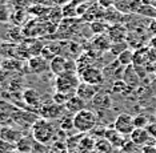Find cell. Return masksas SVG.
<instances>
[{"label": "cell", "instance_id": "obj_20", "mask_svg": "<svg viewBox=\"0 0 156 153\" xmlns=\"http://www.w3.org/2000/svg\"><path fill=\"white\" fill-rule=\"evenodd\" d=\"M113 148L111 143L107 140L105 137H101V138H98L96 143H95V151L98 153H113Z\"/></svg>", "mask_w": 156, "mask_h": 153}, {"label": "cell", "instance_id": "obj_23", "mask_svg": "<svg viewBox=\"0 0 156 153\" xmlns=\"http://www.w3.org/2000/svg\"><path fill=\"white\" fill-rule=\"evenodd\" d=\"M59 123H60V129H62L63 132H68L69 129L73 128V116L63 115L59 119Z\"/></svg>", "mask_w": 156, "mask_h": 153}, {"label": "cell", "instance_id": "obj_24", "mask_svg": "<svg viewBox=\"0 0 156 153\" xmlns=\"http://www.w3.org/2000/svg\"><path fill=\"white\" fill-rule=\"evenodd\" d=\"M126 49H128V43L127 41H119V43H112L109 47V52L113 56H119L122 52H124Z\"/></svg>", "mask_w": 156, "mask_h": 153}, {"label": "cell", "instance_id": "obj_26", "mask_svg": "<svg viewBox=\"0 0 156 153\" xmlns=\"http://www.w3.org/2000/svg\"><path fill=\"white\" fill-rule=\"evenodd\" d=\"M150 123H151L150 119H148V116H145V115H141V113H139L137 116H133L135 128H147Z\"/></svg>", "mask_w": 156, "mask_h": 153}, {"label": "cell", "instance_id": "obj_12", "mask_svg": "<svg viewBox=\"0 0 156 153\" xmlns=\"http://www.w3.org/2000/svg\"><path fill=\"white\" fill-rule=\"evenodd\" d=\"M104 137L107 138V140L111 143V145L115 149H118V151H120L122 149V147L124 145V143H126V137H124V134H122L120 132H118V130L115 129V128H107V130H105V134Z\"/></svg>", "mask_w": 156, "mask_h": 153}, {"label": "cell", "instance_id": "obj_29", "mask_svg": "<svg viewBox=\"0 0 156 153\" xmlns=\"http://www.w3.org/2000/svg\"><path fill=\"white\" fill-rule=\"evenodd\" d=\"M13 151H16L15 144L8 143V141L0 138V153H12Z\"/></svg>", "mask_w": 156, "mask_h": 153}, {"label": "cell", "instance_id": "obj_1", "mask_svg": "<svg viewBox=\"0 0 156 153\" xmlns=\"http://www.w3.org/2000/svg\"><path fill=\"white\" fill-rule=\"evenodd\" d=\"M31 134L35 141L40 144H49L51 141L56 140V130L55 127L49 120L37 119L31 127Z\"/></svg>", "mask_w": 156, "mask_h": 153}, {"label": "cell", "instance_id": "obj_5", "mask_svg": "<svg viewBox=\"0 0 156 153\" xmlns=\"http://www.w3.org/2000/svg\"><path fill=\"white\" fill-rule=\"evenodd\" d=\"M112 127L115 128L118 132H120L124 136L131 134L132 130L135 129V124H133V116L129 115L128 112H122L115 117Z\"/></svg>", "mask_w": 156, "mask_h": 153}, {"label": "cell", "instance_id": "obj_39", "mask_svg": "<svg viewBox=\"0 0 156 153\" xmlns=\"http://www.w3.org/2000/svg\"><path fill=\"white\" fill-rule=\"evenodd\" d=\"M12 153H19V152H17V151H13V152H12Z\"/></svg>", "mask_w": 156, "mask_h": 153}, {"label": "cell", "instance_id": "obj_6", "mask_svg": "<svg viewBox=\"0 0 156 153\" xmlns=\"http://www.w3.org/2000/svg\"><path fill=\"white\" fill-rule=\"evenodd\" d=\"M79 75H80V79H81L83 83L98 85V87H101V85L105 83V77H104L103 71L100 68H98V67H95V65L84 69L83 72H80Z\"/></svg>", "mask_w": 156, "mask_h": 153}, {"label": "cell", "instance_id": "obj_27", "mask_svg": "<svg viewBox=\"0 0 156 153\" xmlns=\"http://www.w3.org/2000/svg\"><path fill=\"white\" fill-rule=\"evenodd\" d=\"M91 30H92V32H95V35H103L105 31H108V28H107V24L105 23L95 20L91 23Z\"/></svg>", "mask_w": 156, "mask_h": 153}, {"label": "cell", "instance_id": "obj_28", "mask_svg": "<svg viewBox=\"0 0 156 153\" xmlns=\"http://www.w3.org/2000/svg\"><path fill=\"white\" fill-rule=\"evenodd\" d=\"M72 97L71 95H67V93H63V92H55V95L52 96V100L54 103L59 105H66V103L69 100V99Z\"/></svg>", "mask_w": 156, "mask_h": 153}, {"label": "cell", "instance_id": "obj_2", "mask_svg": "<svg viewBox=\"0 0 156 153\" xmlns=\"http://www.w3.org/2000/svg\"><path fill=\"white\" fill-rule=\"evenodd\" d=\"M98 124H99V119L96 112L91 111L88 108L73 115V128L79 133H90Z\"/></svg>", "mask_w": 156, "mask_h": 153}, {"label": "cell", "instance_id": "obj_34", "mask_svg": "<svg viewBox=\"0 0 156 153\" xmlns=\"http://www.w3.org/2000/svg\"><path fill=\"white\" fill-rule=\"evenodd\" d=\"M145 129L148 130V133H150V136L156 140V123H150L148 124V127L145 128Z\"/></svg>", "mask_w": 156, "mask_h": 153}, {"label": "cell", "instance_id": "obj_33", "mask_svg": "<svg viewBox=\"0 0 156 153\" xmlns=\"http://www.w3.org/2000/svg\"><path fill=\"white\" fill-rule=\"evenodd\" d=\"M140 153H156V147L154 145V143L147 144V145H144V147H141Z\"/></svg>", "mask_w": 156, "mask_h": 153}, {"label": "cell", "instance_id": "obj_17", "mask_svg": "<svg viewBox=\"0 0 156 153\" xmlns=\"http://www.w3.org/2000/svg\"><path fill=\"white\" fill-rule=\"evenodd\" d=\"M108 37L111 39L112 43L124 41L127 39V30L120 24H113L108 28Z\"/></svg>", "mask_w": 156, "mask_h": 153}, {"label": "cell", "instance_id": "obj_15", "mask_svg": "<svg viewBox=\"0 0 156 153\" xmlns=\"http://www.w3.org/2000/svg\"><path fill=\"white\" fill-rule=\"evenodd\" d=\"M140 76L137 75L136 69H135L133 65H129V67H126L124 69V75H123V81L128 85L129 88H136L137 85L140 84Z\"/></svg>", "mask_w": 156, "mask_h": 153}, {"label": "cell", "instance_id": "obj_37", "mask_svg": "<svg viewBox=\"0 0 156 153\" xmlns=\"http://www.w3.org/2000/svg\"><path fill=\"white\" fill-rule=\"evenodd\" d=\"M2 63H3V60H2V53H0V65H2Z\"/></svg>", "mask_w": 156, "mask_h": 153}, {"label": "cell", "instance_id": "obj_13", "mask_svg": "<svg viewBox=\"0 0 156 153\" xmlns=\"http://www.w3.org/2000/svg\"><path fill=\"white\" fill-rule=\"evenodd\" d=\"M64 108H66V111L68 113L76 115V113H79L80 111H83V109L87 108V101H84L83 99L79 97V96L73 95L72 97H71L69 100L66 103Z\"/></svg>", "mask_w": 156, "mask_h": 153}, {"label": "cell", "instance_id": "obj_21", "mask_svg": "<svg viewBox=\"0 0 156 153\" xmlns=\"http://www.w3.org/2000/svg\"><path fill=\"white\" fill-rule=\"evenodd\" d=\"M133 51L131 49H126L124 52H122L120 55L118 56V61L120 63V65L123 67H129L133 64Z\"/></svg>", "mask_w": 156, "mask_h": 153}, {"label": "cell", "instance_id": "obj_22", "mask_svg": "<svg viewBox=\"0 0 156 153\" xmlns=\"http://www.w3.org/2000/svg\"><path fill=\"white\" fill-rule=\"evenodd\" d=\"M49 153H69L67 143H63L62 140H55L49 145Z\"/></svg>", "mask_w": 156, "mask_h": 153}, {"label": "cell", "instance_id": "obj_11", "mask_svg": "<svg viewBox=\"0 0 156 153\" xmlns=\"http://www.w3.org/2000/svg\"><path fill=\"white\" fill-rule=\"evenodd\" d=\"M28 67H30V71L32 73L40 75L45 72L47 69H49V63L45 57L39 55V56H32V57L28 59Z\"/></svg>", "mask_w": 156, "mask_h": 153}, {"label": "cell", "instance_id": "obj_30", "mask_svg": "<svg viewBox=\"0 0 156 153\" xmlns=\"http://www.w3.org/2000/svg\"><path fill=\"white\" fill-rule=\"evenodd\" d=\"M136 152H137V145H135L131 140L126 141L122 149H120V153H136Z\"/></svg>", "mask_w": 156, "mask_h": 153}, {"label": "cell", "instance_id": "obj_18", "mask_svg": "<svg viewBox=\"0 0 156 153\" xmlns=\"http://www.w3.org/2000/svg\"><path fill=\"white\" fill-rule=\"evenodd\" d=\"M35 145V138L32 136H24L15 144L16 151L19 153H32V148Z\"/></svg>", "mask_w": 156, "mask_h": 153}, {"label": "cell", "instance_id": "obj_36", "mask_svg": "<svg viewBox=\"0 0 156 153\" xmlns=\"http://www.w3.org/2000/svg\"><path fill=\"white\" fill-rule=\"evenodd\" d=\"M152 72H154V73L156 75V61H155L154 64H152Z\"/></svg>", "mask_w": 156, "mask_h": 153}, {"label": "cell", "instance_id": "obj_31", "mask_svg": "<svg viewBox=\"0 0 156 153\" xmlns=\"http://www.w3.org/2000/svg\"><path fill=\"white\" fill-rule=\"evenodd\" d=\"M137 12L140 15H144V16H156V8L154 5H143L141 4V8L137 9Z\"/></svg>", "mask_w": 156, "mask_h": 153}, {"label": "cell", "instance_id": "obj_10", "mask_svg": "<svg viewBox=\"0 0 156 153\" xmlns=\"http://www.w3.org/2000/svg\"><path fill=\"white\" fill-rule=\"evenodd\" d=\"M129 140L137 147H144L147 144L154 143V138L150 136V133L145 128H135L132 133L129 134Z\"/></svg>", "mask_w": 156, "mask_h": 153}, {"label": "cell", "instance_id": "obj_4", "mask_svg": "<svg viewBox=\"0 0 156 153\" xmlns=\"http://www.w3.org/2000/svg\"><path fill=\"white\" fill-rule=\"evenodd\" d=\"M49 69L56 76H60V75H64V73H73L77 69V67L73 60H69L64 57L63 55H59L49 61Z\"/></svg>", "mask_w": 156, "mask_h": 153}, {"label": "cell", "instance_id": "obj_9", "mask_svg": "<svg viewBox=\"0 0 156 153\" xmlns=\"http://www.w3.org/2000/svg\"><path fill=\"white\" fill-rule=\"evenodd\" d=\"M101 89V87H98V85H92V84H87V83H81L77 85L76 88V96H79L80 99H83L84 101L90 103L92 99L95 97V95L98 93L99 91Z\"/></svg>", "mask_w": 156, "mask_h": 153}, {"label": "cell", "instance_id": "obj_25", "mask_svg": "<svg viewBox=\"0 0 156 153\" xmlns=\"http://www.w3.org/2000/svg\"><path fill=\"white\" fill-rule=\"evenodd\" d=\"M2 68L5 71H19L20 68V60H15V59H5L2 63Z\"/></svg>", "mask_w": 156, "mask_h": 153}, {"label": "cell", "instance_id": "obj_8", "mask_svg": "<svg viewBox=\"0 0 156 153\" xmlns=\"http://www.w3.org/2000/svg\"><path fill=\"white\" fill-rule=\"evenodd\" d=\"M91 106L95 109V112H100V111H108V109L112 108L113 105V100L112 96L109 92L100 89L95 95V97L90 101Z\"/></svg>", "mask_w": 156, "mask_h": 153}, {"label": "cell", "instance_id": "obj_40", "mask_svg": "<svg viewBox=\"0 0 156 153\" xmlns=\"http://www.w3.org/2000/svg\"><path fill=\"white\" fill-rule=\"evenodd\" d=\"M113 153H120V151H118V152H113Z\"/></svg>", "mask_w": 156, "mask_h": 153}, {"label": "cell", "instance_id": "obj_38", "mask_svg": "<svg viewBox=\"0 0 156 153\" xmlns=\"http://www.w3.org/2000/svg\"><path fill=\"white\" fill-rule=\"evenodd\" d=\"M154 145H155V147H156V140H154Z\"/></svg>", "mask_w": 156, "mask_h": 153}, {"label": "cell", "instance_id": "obj_35", "mask_svg": "<svg viewBox=\"0 0 156 153\" xmlns=\"http://www.w3.org/2000/svg\"><path fill=\"white\" fill-rule=\"evenodd\" d=\"M52 3H54L55 5H62V7H64L67 3H69V0H51Z\"/></svg>", "mask_w": 156, "mask_h": 153}, {"label": "cell", "instance_id": "obj_16", "mask_svg": "<svg viewBox=\"0 0 156 153\" xmlns=\"http://www.w3.org/2000/svg\"><path fill=\"white\" fill-rule=\"evenodd\" d=\"M23 136L24 134L22 130H17L15 128L3 127L2 129H0V138H3V140L8 141V143H12V144H16Z\"/></svg>", "mask_w": 156, "mask_h": 153}, {"label": "cell", "instance_id": "obj_19", "mask_svg": "<svg viewBox=\"0 0 156 153\" xmlns=\"http://www.w3.org/2000/svg\"><path fill=\"white\" fill-rule=\"evenodd\" d=\"M112 41L108 36H104V35H96V37L94 39V47L98 49V51H109V47H111Z\"/></svg>", "mask_w": 156, "mask_h": 153}, {"label": "cell", "instance_id": "obj_14", "mask_svg": "<svg viewBox=\"0 0 156 153\" xmlns=\"http://www.w3.org/2000/svg\"><path fill=\"white\" fill-rule=\"evenodd\" d=\"M23 100L26 101V104H28L31 108L36 109L37 111L40 109L41 104H43V100H41V96L39 95L37 91L35 89H26L23 92Z\"/></svg>", "mask_w": 156, "mask_h": 153}, {"label": "cell", "instance_id": "obj_7", "mask_svg": "<svg viewBox=\"0 0 156 153\" xmlns=\"http://www.w3.org/2000/svg\"><path fill=\"white\" fill-rule=\"evenodd\" d=\"M66 108L64 105H59L56 104V103H54V100H52L51 103H43L40 106V109H39V112H40L41 115V119H45V120H59L60 117H62L63 115H64Z\"/></svg>", "mask_w": 156, "mask_h": 153}, {"label": "cell", "instance_id": "obj_3", "mask_svg": "<svg viewBox=\"0 0 156 153\" xmlns=\"http://www.w3.org/2000/svg\"><path fill=\"white\" fill-rule=\"evenodd\" d=\"M79 80L73 73H64L56 76L55 81V87L56 92H63V93L73 96V93H76V88L79 85Z\"/></svg>", "mask_w": 156, "mask_h": 153}, {"label": "cell", "instance_id": "obj_32", "mask_svg": "<svg viewBox=\"0 0 156 153\" xmlns=\"http://www.w3.org/2000/svg\"><path fill=\"white\" fill-rule=\"evenodd\" d=\"M32 153H49V145L47 144H40L35 141V145L32 148Z\"/></svg>", "mask_w": 156, "mask_h": 153}]
</instances>
